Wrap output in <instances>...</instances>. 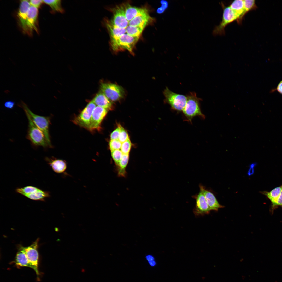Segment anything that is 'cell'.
<instances>
[{
	"label": "cell",
	"instance_id": "obj_31",
	"mask_svg": "<svg viewBox=\"0 0 282 282\" xmlns=\"http://www.w3.org/2000/svg\"><path fill=\"white\" fill-rule=\"evenodd\" d=\"M278 206H280L282 208V191L276 201L273 203H271L270 209L271 213L272 214H273L274 210Z\"/></svg>",
	"mask_w": 282,
	"mask_h": 282
},
{
	"label": "cell",
	"instance_id": "obj_18",
	"mask_svg": "<svg viewBox=\"0 0 282 282\" xmlns=\"http://www.w3.org/2000/svg\"><path fill=\"white\" fill-rule=\"evenodd\" d=\"M106 25L110 34V42L116 40L126 32V28L117 27L111 23L110 21H107Z\"/></svg>",
	"mask_w": 282,
	"mask_h": 282
},
{
	"label": "cell",
	"instance_id": "obj_21",
	"mask_svg": "<svg viewBox=\"0 0 282 282\" xmlns=\"http://www.w3.org/2000/svg\"><path fill=\"white\" fill-rule=\"evenodd\" d=\"M239 16L240 18L237 22L238 24L242 23L243 19L242 15L244 10V0H235L233 1L229 6Z\"/></svg>",
	"mask_w": 282,
	"mask_h": 282
},
{
	"label": "cell",
	"instance_id": "obj_33",
	"mask_svg": "<svg viewBox=\"0 0 282 282\" xmlns=\"http://www.w3.org/2000/svg\"><path fill=\"white\" fill-rule=\"evenodd\" d=\"M121 143L119 140H111L109 143L110 149L111 151L121 149Z\"/></svg>",
	"mask_w": 282,
	"mask_h": 282
},
{
	"label": "cell",
	"instance_id": "obj_28",
	"mask_svg": "<svg viewBox=\"0 0 282 282\" xmlns=\"http://www.w3.org/2000/svg\"><path fill=\"white\" fill-rule=\"evenodd\" d=\"M40 189L32 186H28L23 187L19 188L16 189V192L25 196L31 193L37 191Z\"/></svg>",
	"mask_w": 282,
	"mask_h": 282
},
{
	"label": "cell",
	"instance_id": "obj_39",
	"mask_svg": "<svg viewBox=\"0 0 282 282\" xmlns=\"http://www.w3.org/2000/svg\"><path fill=\"white\" fill-rule=\"evenodd\" d=\"M167 9L165 6L161 5L160 7L158 8L157 10V13L159 14H161L164 13L165 10Z\"/></svg>",
	"mask_w": 282,
	"mask_h": 282
},
{
	"label": "cell",
	"instance_id": "obj_26",
	"mask_svg": "<svg viewBox=\"0 0 282 282\" xmlns=\"http://www.w3.org/2000/svg\"><path fill=\"white\" fill-rule=\"evenodd\" d=\"M129 159V154H123L118 165L119 167L118 174L119 175H125V168L128 163Z\"/></svg>",
	"mask_w": 282,
	"mask_h": 282
},
{
	"label": "cell",
	"instance_id": "obj_30",
	"mask_svg": "<svg viewBox=\"0 0 282 282\" xmlns=\"http://www.w3.org/2000/svg\"><path fill=\"white\" fill-rule=\"evenodd\" d=\"M111 156L115 164L117 166L121 160L123 154L121 150H114L111 152Z\"/></svg>",
	"mask_w": 282,
	"mask_h": 282
},
{
	"label": "cell",
	"instance_id": "obj_9",
	"mask_svg": "<svg viewBox=\"0 0 282 282\" xmlns=\"http://www.w3.org/2000/svg\"><path fill=\"white\" fill-rule=\"evenodd\" d=\"M108 111L102 107H96L92 115L89 130H93L99 129L101 123L106 115Z\"/></svg>",
	"mask_w": 282,
	"mask_h": 282
},
{
	"label": "cell",
	"instance_id": "obj_36",
	"mask_svg": "<svg viewBox=\"0 0 282 282\" xmlns=\"http://www.w3.org/2000/svg\"><path fill=\"white\" fill-rule=\"evenodd\" d=\"M31 6H32L37 8H39L43 2L42 0H31L29 1Z\"/></svg>",
	"mask_w": 282,
	"mask_h": 282
},
{
	"label": "cell",
	"instance_id": "obj_6",
	"mask_svg": "<svg viewBox=\"0 0 282 282\" xmlns=\"http://www.w3.org/2000/svg\"><path fill=\"white\" fill-rule=\"evenodd\" d=\"M139 37H133L125 33L116 40L110 42V44L112 49L115 51L126 49L132 54L133 49Z\"/></svg>",
	"mask_w": 282,
	"mask_h": 282
},
{
	"label": "cell",
	"instance_id": "obj_19",
	"mask_svg": "<svg viewBox=\"0 0 282 282\" xmlns=\"http://www.w3.org/2000/svg\"><path fill=\"white\" fill-rule=\"evenodd\" d=\"M48 164L51 167L52 170L57 173H61L66 170L67 166L65 162L59 159H53L46 157L45 158Z\"/></svg>",
	"mask_w": 282,
	"mask_h": 282
},
{
	"label": "cell",
	"instance_id": "obj_12",
	"mask_svg": "<svg viewBox=\"0 0 282 282\" xmlns=\"http://www.w3.org/2000/svg\"><path fill=\"white\" fill-rule=\"evenodd\" d=\"M38 12V8L32 6H30L28 10L26 25L27 34L29 36L32 35L34 30L38 32L37 27Z\"/></svg>",
	"mask_w": 282,
	"mask_h": 282
},
{
	"label": "cell",
	"instance_id": "obj_27",
	"mask_svg": "<svg viewBox=\"0 0 282 282\" xmlns=\"http://www.w3.org/2000/svg\"><path fill=\"white\" fill-rule=\"evenodd\" d=\"M144 28L140 26L128 25L126 29L128 34L133 37H139Z\"/></svg>",
	"mask_w": 282,
	"mask_h": 282
},
{
	"label": "cell",
	"instance_id": "obj_5",
	"mask_svg": "<svg viewBox=\"0 0 282 282\" xmlns=\"http://www.w3.org/2000/svg\"><path fill=\"white\" fill-rule=\"evenodd\" d=\"M164 102L169 104L172 109L182 112L186 105L187 96L174 93L166 87L163 92Z\"/></svg>",
	"mask_w": 282,
	"mask_h": 282
},
{
	"label": "cell",
	"instance_id": "obj_16",
	"mask_svg": "<svg viewBox=\"0 0 282 282\" xmlns=\"http://www.w3.org/2000/svg\"><path fill=\"white\" fill-rule=\"evenodd\" d=\"M199 187L200 190L203 193L210 210L217 211L219 208L224 207L219 203L212 192L206 189L204 186L201 184H200Z\"/></svg>",
	"mask_w": 282,
	"mask_h": 282
},
{
	"label": "cell",
	"instance_id": "obj_25",
	"mask_svg": "<svg viewBox=\"0 0 282 282\" xmlns=\"http://www.w3.org/2000/svg\"><path fill=\"white\" fill-rule=\"evenodd\" d=\"M43 3L49 6L54 11L63 13L64 10L62 7L60 0H42Z\"/></svg>",
	"mask_w": 282,
	"mask_h": 282
},
{
	"label": "cell",
	"instance_id": "obj_10",
	"mask_svg": "<svg viewBox=\"0 0 282 282\" xmlns=\"http://www.w3.org/2000/svg\"><path fill=\"white\" fill-rule=\"evenodd\" d=\"M30 6L29 1H21L17 14L19 26L23 32L27 34V19L28 10Z\"/></svg>",
	"mask_w": 282,
	"mask_h": 282
},
{
	"label": "cell",
	"instance_id": "obj_3",
	"mask_svg": "<svg viewBox=\"0 0 282 282\" xmlns=\"http://www.w3.org/2000/svg\"><path fill=\"white\" fill-rule=\"evenodd\" d=\"M19 105L24 109L27 111L34 124L43 133L50 147H52L49 131V126L50 124V118L40 116L34 114L30 109L27 105L22 101L21 102Z\"/></svg>",
	"mask_w": 282,
	"mask_h": 282
},
{
	"label": "cell",
	"instance_id": "obj_14",
	"mask_svg": "<svg viewBox=\"0 0 282 282\" xmlns=\"http://www.w3.org/2000/svg\"><path fill=\"white\" fill-rule=\"evenodd\" d=\"M192 197L196 200L195 212L196 213L203 214L209 213L210 210L207 203L205 196L201 191L200 190L198 193Z\"/></svg>",
	"mask_w": 282,
	"mask_h": 282
},
{
	"label": "cell",
	"instance_id": "obj_38",
	"mask_svg": "<svg viewBox=\"0 0 282 282\" xmlns=\"http://www.w3.org/2000/svg\"><path fill=\"white\" fill-rule=\"evenodd\" d=\"M257 165L256 163H254L249 166V168L247 172V174L249 176L253 175L254 173V168Z\"/></svg>",
	"mask_w": 282,
	"mask_h": 282
},
{
	"label": "cell",
	"instance_id": "obj_17",
	"mask_svg": "<svg viewBox=\"0 0 282 282\" xmlns=\"http://www.w3.org/2000/svg\"><path fill=\"white\" fill-rule=\"evenodd\" d=\"M92 101L97 106L104 108L108 110H111L113 109L111 101L101 91L96 94Z\"/></svg>",
	"mask_w": 282,
	"mask_h": 282
},
{
	"label": "cell",
	"instance_id": "obj_2",
	"mask_svg": "<svg viewBox=\"0 0 282 282\" xmlns=\"http://www.w3.org/2000/svg\"><path fill=\"white\" fill-rule=\"evenodd\" d=\"M24 110L28 121L27 139L34 146H41L45 148L50 147L43 133L35 125L27 111Z\"/></svg>",
	"mask_w": 282,
	"mask_h": 282
},
{
	"label": "cell",
	"instance_id": "obj_41",
	"mask_svg": "<svg viewBox=\"0 0 282 282\" xmlns=\"http://www.w3.org/2000/svg\"><path fill=\"white\" fill-rule=\"evenodd\" d=\"M146 260L148 261H150L154 260V257L151 255H148L146 256Z\"/></svg>",
	"mask_w": 282,
	"mask_h": 282
},
{
	"label": "cell",
	"instance_id": "obj_24",
	"mask_svg": "<svg viewBox=\"0 0 282 282\" xmlns=\"http://www.w3.org/2000/svg\"><path fill=\"white\" fill-rule=\"evenodd\" d=\"M282 191V186L277 187L270 192L263 191L260 192L266 196L271 201V203H274L279 196Z\"/></svg>",
	"mask_w": 282,
	"mask_h": 282
},
{
	"label": "cell",
	"instance_id": "obj_1",
	"mask_svg": "<svg viewBox=\"0 0 282 282\" xmlns=\"http://www.w3.org/2000/svg\"><path fill=\"white\" fill-rule=\"evenodd\" d=\"M187 98L186 105L182 111L185 120L191 123L192 119L196 116L204 119L205 115L202 113L200 108L201 99L197 97L194 92H190Z\"/></svg>",
	"mask_w": 282,
	"mask_h": 282
},
{
	"label": "cell",
	"instance_id": "obj_4",
	"mask_svg": "<svg viewBox=\"0 0 282 282\" xmlns=\"http://www.w3.org/2000/svg\"><path fill=\"white\" fill-rule=\"evenodd\" d=\"M223 9L222 20L219 24L215 27L213 31L214 35H223L225 33V28L230 23L234 21L237 22L240 17L229 6H225L221 2L220 4Z\"/></svg>",
	"mask_w": 282,
	"mask_h": 282
},
{
	"label": "cell",
	"instance_id": "obj_13",
	"mask_svg": "<svg viewBox=\"0 0 282 282\" xmlns=\"http://www.w3.org/2000/svg\"><path fill=\"white\" fill-rule=\"evenodd\" d=\"M113 10V17L110 22L117 27L126 28L128 25L129 22L125 17L124 7L122 6L117 7Z\"/></svg>",
	"mask_w": 282,
	"mask_h": 282
},
{
	"label": "cell",
	"instance_id": "obj_35",
	"mask_svg": "<svg viewBox=\"0 0 282 282\" xmlns=\"http://www.w3.org/2000/svg\"><path fill=\"white\" fill-rule=\"evenodd\" d=\"M121 125L119 124L118 127L114 130L110 135L111 140H117L119 139L120 133L121 131Z\"/></svg>",
	"mask_w": 282,
	"mask_h": 282
},
{
	"label": "cell",
	"instance_id": "obj_37",
	"mask_svg": "<svg viewBox=\"0 0 282 282\" xmlns=\"http://www.w3.org/2000/svg\"><path fill=\"white\" fill-rule=\"evenodd\" d=\"M15 102L13 101H6L4 103V105L5 107L9 109H13L15 106Z\"/></svg>",
	"mask_w": 282,
	"mask_h": 282
},
{
	"label": "cell",
	"instance_id": "obj_7",
	"mask_svg": "<svg viewBox=\"0 0 282 282\" xmlns=\"http://www.w3.org/2000/svg\"><path fill=\"white\" fill-rule=\"evenodd\" d=\"M100 89V91L111 101H119L123 98L125 94L123 88L114 84L102 83Z\"/></svg>",
	"mask_w": 282,
	"mask_h": 282
},
{
	"label": "cell",
	"instance_id": "obj_20",
	"mask_svg": "<svg viewBox=\"0 0 282 282\" xmlns=\"http://www.w3.org/2000/svg\"><path fill=\"white\" fill-rule=\"evenodd\" d=\"M145 9H146L139 8L128 4L124 8L126 18L129 22L134 17L143 12Z\"/></svg>",
	"mask_w": 282,
	"mask_h": 282
},
{
	"label": "cell",
	"instance_id": "obj_34",
	"mask_svg": "<svg viewBox=\"0 0 282 282\" xmlns=\"http://www.w3.org/2000/svg\"><path fill=\"white\" fill-rule=\"evenodd\" d=\"M129 139V138L127 131L121 126L118 140L122 143Z\"/></svg>",
	"mask_w": 282,
	"mask_h": 282
},
{
	"label": "cell",
	"instance_id": "obj_29",
	"mask_svg": "<svg viewBox=\"0 0 282 282\" xmlns=\"http://www.w3.org/2000/svg\"><path fill=\"white\" fill-rule=\"evenodd\" d=\"M244 10L242 15L243 19L245 15L248 12L255 9L257 8L255 0H244Z\"/></svg>",
	"mask_w": 282,
	"mask_h": 282
},
{
	"label": "cell",
	"instance_id": "obj_40",
	"mask_svg": "<svg viewBox=\"0 0 282 282\" xmlns=\"http://www.w3.org/2000/svg\"><path fill=\"white\" fill-rule=\"evenodd\" d=\"M277 90L279 93L282 94V80L278 84Z\"/></svg>",
	"mask_w": 282,
	"mask_h": 282
},
{
	"label": "cell",
	"instance_id": "obj_32",
	"mask_svg": "<svg viewBox=\"0 0 282 282\" xmlns=\"http://www.w3.org/2000/svg\"><path fill=\"white\" fill-rule=\"evenodd\" d=\"M131 145L129 139L122 143L120 150L123 154H129Z\"/></svg>",
	"mask_w": 282,
	"mask_h": 282
},
{
	"label": "cell",
	"instance_id": "obj_8",
	"mask_svg": "<svg viewBox=\"0 0 282 282\" xmlns=\"http://www.w3.org/2000/svg\"><path fill=\"white\" fill-rule=\"evenodd\" d=\"M96 107V104L92 100L90 102L80 114L74 119V123L89 130L92 115Z\"/></svg>",
	"mask_w": 282,
	"mask_h": 282
},
{
	"label": "cell",
	"instance_id": "obj_15",
	"mask_svg": "<svg viewBox=\"0 0 282 282\" xmlns=\"http://www.w3.org/2000/svg\"><path fill=\"white\" fill-rule=\"evenodd\" d=\"M154 20V19L149 15L146 9L143 12L129 21L128 25L140 26L144 28L148 23L153 21Z\"/></svg>",
	"mask_w": 282,
	"mask_h": 282
},
{
	"label": "cell",
	"instance_id": "obj_23",
	"mask_svg": "<svg viewBox=\"0 0 282 282\" xmlns=\"http://www.w3.org/2000/svg\"><path fill=\"white\" fill-rule=\"evenodd\" d=\"M50 196L49 192L40 189L38 190L27 195L25 197L34 200L43 201L45 198Z\"/></svg>",
	"mask_w": 282,
	"mask_h": 282
},
{
	"label": "cell",
	"instance_id": "obj_11",
	"mask_svg": "<svg viewBox=\"0 0 282 282\" xmlns=\"http://www.w3.org/2000/svg\"><path fill=\"white\" fill-rule=\"evenodd\" d=\"M38 239H37L31 245L26 247H22L30 263L35 268V271L37 275L39 274L38 271V254L37 250Z\"/></svg>",
	"mask_w": 282,
	"mask_h": 282
},
{
	"label": "cell",
	"instance_id": "obj_42",
	"mask_svg": "<svg viewBox=\"0 0 282 282\" xmlns=\"http://www.w3.org/2000/svg\"><path fill=\"white\" fill-rule=\"evenodd\" d=\"M150 265L151 266H154L156 265V263L155 260L150 261H148Z\"/></svg>",
	"mask_w": 282,
	"mask_h": 282
},
{
	"label": "cell",
	"instance_id": "obj_22",
	"mask_svg": "<svg viewBox=\"0 0 282 282\" xmlns=\"http://www.w3.org/2000/svg\"><path fill=\"white\" fill-rule=\"evenodd\" d=\"M15 263L17 265L21 266L30 267L35 271V268L29 262L26 254L22 250V247L16 255Z\"/></svg>",
	"mask_w": 282,
	"mask_h": 282
}]
</instances>
